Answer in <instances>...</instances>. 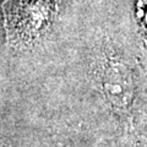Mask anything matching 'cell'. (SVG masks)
Segmentation results:
<instances>
[{"label":"cell","mask_w":147,"mask_h":147,"mask_svg":"<svg viewBox=\"0 0 147 147\" xmlns=\"http://www.w3.org/2000/svg\"><path fill=\"white\" fill-rule=\"evenodd\" d=\"M105 97L117 109H127L134 98V80L129 67L117 59H109L102 69Z\"/></svg>","instance_id":"obj_1"}]
</instances>
